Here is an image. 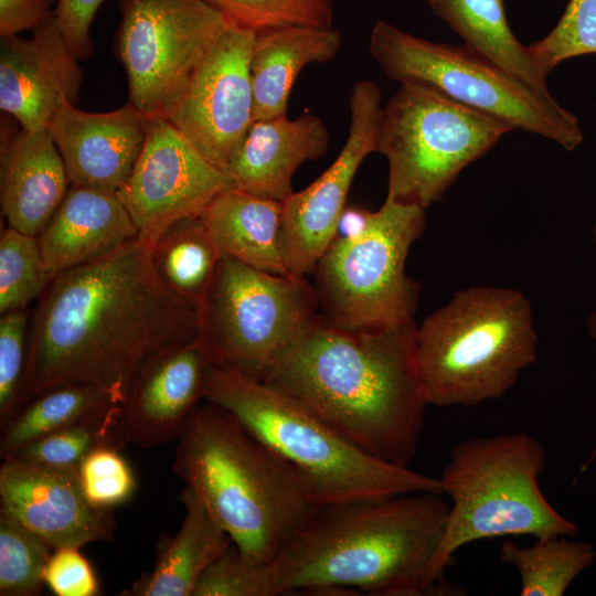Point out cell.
Returning a JSON list of instances; mask_svg holds the SVG:
<instances>
[{"instance_id": "277c9868", "label": "cell", "mask_w": 596, "mask_h": 596, "mask_svg": "<svg viewBox=\"0 0 596 596\" xmlns=\"http://www.w3.org/2000/svg\"><path fill=\"white\" fill-rule=\"evenodd\" d=\"M173 470L256 565L270 563L320 507L291 464L207 401L178 438Z\"/></svg>"}, {"instance_id": "8d00e7d4", "label": "cell", "mask_w": 596, "mask_h": 596, "mask_svg": "<svg viewBox=\"0 0 596 596\" xmlns=\"http://www.w3.org/2000/svg\"><path fill=\"white\" fill-rule=\"evenodd\" d=\"M192 596H267L263 565L247 562L232 544L205 570Z\"/></svg>"}, {"instance_id": "5bb4252c", "label": "cell", "mask_w": 596, "mask_h": 596, "mask_svg": "<svg viewBox=\"0 0 596 596\" xmlns=\"http://www.w3.org/2000/svg\"><path fill=\"white\" fill-rule=\"evenodd\" d=\"M381 100V89L373 81L353 84L342 150L317 180L281 202V252L289 275L305 277L313 272L332 242L352 180L364 158L377 151Z\"/></svg>"}, {"instance_id": "7a4b0ae2", "label": "cell", "mask_w": 596, "mask_h": 596, "mask_svg": "<svg viewBox=\"0 0 596 596\" xmlns=\"http://www.w3.org/2000/svg\"><path fill=\"white\" fill-rule=\"evenodd\" d=\"M416 329L414 320L348 329L318 313L259 380L304 403L364 453L407 467L428 405Z\"/></svg>"}, {"instance_id": "5b68a950", "label": "cell", "mask_w": 596, "mask_h": 596, "mask_svg": "<svg viewBox=\"0 0 596 596\" xmlns=\"http://www.w3.org/2000/svg\"><path fill=\"white\" fill-rule=\"evenodd\" d=\"M203 400L228 411L291 464L311 485L320 505L443 492L438 478L364 453L297 398L238 371L209 365Z\"/></svg>"}, {"instance_id": "9a60e30c", "label": "cell", "mask_w": 596, "mask_h": 596, "mask_svg": "<svg viewBox=\"0 0 596 596\" xmlns=\"http://www.w3.org/2000/svg\"><path fill=\"white\" fill-rule=\"evenodd\" d=\"M232 184L162 115L151 116L140 156L116 193L151 245L172 223L199 216Z\"/></svg>"}, {"instance_id": "e0dca14e", "label": "cell", "mask_w": 596, "mask_h": 596, "mask_svg": "<svg viewBox=\"0 0 596 596\" xmlns=\"http://www.w3.org/2000/svg\"><path fill=\"white\" fill-rule=\"evenodd\" d=\"M211 364L201 334L149 360L121 404L126 444L151 448L178 439L203 400L204 374Z\"/></svg>"}, {"instance_id": "d4e9b609", "label": "cell", "mask_w": 596, "mask_h": 596, "mask_svg": "<svg viewBox=\"0 0 596 596\" xmlns=\"http://www.w3.org/2000/svg\"><path fill=\"white\" fill-rule=\"evenodd\" d=\"M283 203L230 188L202 212L221 257L262 272L289 275L281 252Z\"/></svg>"}, {"instance_id": "4316f807", "label": "cell", "mask_w": 596, "mask_h": 596, "mask_svg": "<svg viewBox=\"0 0 596 596\" xmlns=\"http://www.w3.org/2000/svg\"><path fill=\"white\" fill-rule=\"evenodd\" d=\"M151 257L161 280L198 307L221 258L201 215L169 225L153 242Z\"/></svg>"}, {"instance_id": "52a82bcc", "label": "cell", "mask_w": 596, "mask_h": 596, "mask_svg": "<svg viewBox=\"0 0 596 596\" xmlns=\"http://www.w3.org/2000/svg\"><path fill=\"white\" fill-rule=\"evenodd\" d=\"M536 348L531 305L520 291H456L416 329L426 403L470 407L501 398L535 362Z\"/></svg>"}, {"instance_id": "7c38bea8", "label": "cell", "mask_w": 596, "mask_h": 596, "mask_svg": "<svg viewBox=\"0 0 596 596\" xmlns=\"http://www.w3.org/2000/svg\"><path fill=\"white\" fill-rule=\"evenodd\" d=\"M117 50L130 103L164 116L228 19L206 0H119Z\"/></svg>"}, {"instance_id": "30bf717a", "label": "cell", "mask_w": 596, "mask_h": 596, "mask_svg": "<svg viewBox=\"0 0 596 596\" xmlns=\"http://www.w3.org/2000/svg\"><path fill=\"white\" fill-rule=\"evenodd\" d=\"M424 223L425 209L386 198L363 235L332 241L315 268L322 315L348 329L413 321L419 288L405 262Z\"/></svg>"}, {"instance_id": "603a6c76", "label": "cell", "mask_w": 596, "mask_h": 596, "mask_svg": "<svg viewBox=\"0 0 596 596\" xmlns=\"http://www.w3.org/2000/svg\"><path fill=\"white\" fill-rule=\"evenodd\" d=\"M341 44L340 33L332 28L285 25L256 32L249 62L254 120L286 116L300 71L332 61Z\"/></svg>"}, {"instance_id": "7402d4cb", "label": "cell", "mask_w": 596, "mask_h": 596, "mask_svg": "<svg viewBox=\"0 0 596 596\" xmlns=\"http://www.w3.org/2000/svg\"><path fill=\"white\" fill-rule=\"evenodd\" d=\"M36 237L54 277L113 254L137 238L138 230L116 194L71 187Z\"/></svg>"}, {"instance_id": "f546056e", "label": "cell", "mask_w": 596, "mask_h": 596, "mask_svg": "<svg viewBox=\"0 0 596 596\" xmlns=\"http://www.w3.org/2000/svg\"><path fill=\"white\" fill-rule=\"evenodd\" d=\"M120 414V404L98 408L77 422L23 446L8 458L78 468L82 460L96 448L109 446L121 449L127 445L121 430Z\"/></svg>"}, {"instance_id": "60d3db41", "label": "cell", "mask_w": 596, "mask_h": 596, "mask_svg": "<svg viewBox=\"0 0 596 596\" xmlns=\"http://www.w3.org/2000/svg\"><path fill=\"white\" fill-rule=\"evenodd\" d=\"M374 212L361 206L347 205L338 221L332 241H350L363 235L370 227Z\"/></svg>"}, {"instance_id": "8fae6325", "label": "cell", "mask_w": 596, "mask_h": 596, "mask_svg": "<svg viewBox=\"0 0 596 596\" xmlns=\"http://www.w3.org/2000/svg\"><path fill=\"white\" fill-rule=\"evenodd\" d=\"M305 277L277 275L221 257L200 310L212 364L260 379L274 355L318 315Z\"/></svg>"}, {"instance_id": "8992f818", "label": "cell", "mask_w": 596, "mask_h": 596, "mask_svg": "<svg viewBox=\"0 0 596 596\" xmlns=\"http://www.w3.org/2000/svg\"><path fill=\"white\" fill-rule=\"evenodd\" d=\"M546 466L543 445L525 432L461 440L451 450L439 482L451 503L426 576V593L450 592L444 573L464 545L502 536H573L540 489Z\"/></svg>"}, {"instance_id": "cb8c5ba5", "label": "cell", "mask_w": 596, "mask_h": 596, "mask_svg": "<svg viewBox=\"0 0 596 596\" xmlns=\"http://www.w3.org/2000/svg\"><path fill=\"white\" fill-rule=\"evenodd\" d=\"M180 499L185 507L181 528L173 536L161 534L152 570L119 595L192 596L205 570L233 544L189 486Z\"/></svg>"}, {"instance_id": "484cf974", "label": "cell", "mask_w": 596, "mask_h": 596, "mask_svg": "<svg viewBox=\"0 0 596 596\" xmlns=\"http://www.w3.org/2000/svg\"><path fill=\"white\" fill-rule=\"evenodd\" d=\"M430 11L465 42L510 74L541 93L549 72L513 35L507 20L503 0H426Z\"/></svg>"}, {"instance_id": "1f68e13d", "label": "cell", "mask_w": 596, "mask_h": 596, "mask_svg": "<svg viewBox=\"0 0 596 596\" xmlns=\"http://www.w3.org/2000/svg\"><path fill=\"white\" fill-rule=\"evenodd\" d=\"M51 550L40 536L0 512V595H40Z\"/></svg>"}, {"instance_id": "b9f144b4", "label": "cell", "mask_w": 596, "mask_h": 596, "mask_svg": "<svg viewBox=\"0 0 596 596\" xmlns=\"http://www.w3.org/2000/svg\"><path fill=\"white\" fill-rule=\"evenodd\" d=\"M594 238L596 243V224L594 226ZM587 330L592 339L596 342V310L588 318Z\"/></svg>"}, {"instance_id": "d590c367", "label": "cell", "mask_w": 596, "mask_h": 596, "mask_svg": "<svg viewBox=\"0 0 596 596\" xmlns=\"http://www.w3.org/2000/svg\"><path fill=\"white\" fill-rule=\"evenodd\" d=\"M28 309L0 317V426L15 415L25 371L29 347Z\"/></svg>"}, {"instance_id": "7bdbcfd3", "label": "cell", "mask_w": 596, "mask_h": 596, "mask_svg": "<svg viewBox=\"0 0 596 596\" xmlns=\"http://www.w3.org/2000/svg\"><path fill=\"white\" fill-rule=\"evenodd\" d=\"M595 458H596V448H595V450L593 451V454H592V456L589 457V459L587 460V462L585 464V466L589 465Z\"/></svg>"}, {"instance_id": "d6986e66", "label": "cell", "mask_w": 596, "mask_h": 596, "mask_svg": "<svg viewBox=\"0 0 596 596\" xmlns=\"http://www.w3.org/2000/svg\"><path fill=\"white\" fill-rule=\"evenodd\" d=\"M150 117L130 102L107 113H88L64 102L47 129L71 187L116 194L140 156Z\"/></svg>"}, {"instance_id": "ac0fdd59", "label": "cell", "mask_w": 596, "mask_h": 596, "mask_svg": "<svg viewBox=\"0 0 596 596\" xmlns=\"http://www.w3.org/2000/svg\"><path fill=\"white\" fill-rule=\"evenodd\" d=\"M55 13L26 39L1 38L0 108L26 130L46 129L64 102L76 104L84 78Z\"/></svg>"}, {"instance_id": "4fadbf2b", "label": "cell", "mask_w": 596, "mask_h": 596, "mask_svg": "<svg viewBox=\"0 0 596 596\" xmlns=\"http://www.w3.org/2000/svg\"><path fill=\"white\" fill-rule=\"evenodd\" d=\"M256 31L228 23L164 117L225 171L254 121L251 53Z\"/></svg>"}, {"instance_id": "9c48e42d", "label": "cell", "mask_w": 596, "mask_h": 596, "mask_svg": "<svg viewBox=\"0 0 596 596\" xmlns=\"http://www.w3.org/2000/svg\"><path fill=\"white\" fill-rule=\"evenodd\" d=\"M513 129L432 86L401 83L380 123L377 152L389 163L386 198L426 209Z\"/></svg>"}, {"instance_id": "2e32d148", "label": "cell", "mask_w": 596, "mask_h": 596, "mask_svg": "<svg viewBox=\"0 0 596 596\" xmlns=\"http://www.w3.org/2000/svg\"><path fill=\"white\" fill-rule=\"evenodd\" d=\"M114 509L85 498L77 468H62L13 458L0 466V512L40 536L52 550L110 540Z\"/></svg>"}, {"instance_id": "44dd1931", "label": "cell", "mask_w": 596, "mask_h": 596, "mask_svg": "<svg viewBox=\"0 0 596 596\" xmlns=\"http://www.w3.org/2000/svg\"><path fill=\"white\" fill-rule=\"evenodd\" d=\"M2 130V216L8 226L38 236L71 188L64 161L47 128Z\"/></svg>"}, {"instance_id": "ab89813d", "label": "cell", "mask_w": 596, "mask_h": 596, "mask_svg": "<svg viewBox=\"0 0 596 596\" xmlns=\"http://www.w3.org/2000/svg\"><path fill=\"white\" fill-rule=\"evenodd\" d=\"M54 13L51 0H0V36L13 38L22 31H33Z\"/></svg>"}, {"instance_id": "4dcf8cb0", "label": "cell", "mask_w": 596, "mask_h": 596, "mask_svg": "<svg viewBox=\"0 0 596 596\" xmlns=\"http://www.w3.org/2000/svg\"><path fill=\"white\" fill-rule=\"evenodd\" d=\"M38 237L4 227L0 237V315L28 309L50 284Z\"/></svg>"}, {"instance_id": "ba28073f", "label": "cell", "mask_w": 596, "mask_h": 596, "mask_svg": "<svg viewBox=\"0 0 596 596\" xmlns=\"http://www.w3.org/2000/svg\"><path fill=\"white\" fill-rule=\"evenodd\" d=\"M369 51L384 74L400 83L434 87L451 99L551 139L566 150L583 141L577 118L550 93H541L467 45L435 43L379 21Z\"/></svg>"}, {"instance_id": "74e56055", "label": "cell", "mask_w": 596, "mask_h": 596, "mask_svg": "<svg viewBox=\"0 0 596 596\" xmlns=\"http://www.w3.org/2000/svg\"><path fill=\"white\" fill-rule=\"evenodd\" d=\"M44 584L56 596H96L99 584L88 560L77 547H58L44 570Z\"/></svg>"}, {"instance_id": "83f0119b", "label": "cell", "mask_w": 596, "mask_h": 596, "mask_svg": "<svg viewBox=\"0 0 596 596\" xmlns=\"http://www.w3.org/2000/svg\"><path fill=\"white\" fill-rule=\"evenodd\" d=\"M113 404L121 405L111 393L92 384L47 390L20 408L1 429L0 457L4 460L23 446Z\"/></svg>"}, {"instance_id": "6da1fadb", "label": "cell", "mask_w": 596, "mask_h": 596, "mask_svg": "<svg viewBox=\"0 0 596 596\" xmlns=\"http://www.w3.org/2000/svg\"><path fill=\"white\" fill-rule=\"evenodd\" d=\"M151 246L137 237L52 277L33 311L17 413L72 383L100 387L123 404L149 360L199 337V307L161 280Z\"/></svg>"}, {"instance_id": "f1b7e54d", "label": "cell", "mask_w": 596, "mask_h": 596, "mask_svg": "<svg viewBox=\"0 0 596 596\" xmlns=\"http://www.w3.org/2000/svg\"><path fill=\"white\" fill-rule=\"evenodd\" d=\"M565 536L536 539L525 546L510 540L502 543L499 557L517 570L521 596H562L574 578L592 565L596 556L593 545Z\"/></svg>"}, {"instance_id": "f35d334b", "label": "cell", "mask_w": 596, "mask_h": 596, "mask_svg": "<svg viewBox=\"0 0 596 596\" xmlns=\"http://www.w3.org/2000/svg\"><path fill=\"white\" fill-rule=\"evenodd\" d=\"M104 0H57L55 17L67 45L77 56L86 60L93 53L91 26Z\"/></svg>"}, {"instance_id": "e575fe53", "label": "cell", "mask_w": 596, "mask_h": 596, "mask_svg": "<svg viewBox=\"0 0 596 596\" xmlns=\"http://www.w3.org/2000/svg\"><path fill=\"white\" fill-rule=\"evenodd\" d=\"M119 450L109 446L96 448L77 468L83 493L94 507L114 509L136 489L134 472Z\"/></svg>"}, {"instance_id": "ffe728a7", "label": "cell", "mask_w": 596, "mask_h": 596, "mask_svg": "<svg viewBox=\"0 0 596 596\" xmlns=\"http://www.w3.org/2000/svg\"><path fill=\"white\" fill-rule=\"evenodd\" d=\"M329 131L316 115L254 120L224 171L233 188L283 202L292 191L295 171L324 156Z\"/></svg>"}, {"instance_id": "836d02e7", "label": "cell", "mask_w": 596, "mask_h": 596, "mask_svg": "<svg viewBox=\"0 0 596 596\" xmlns=\"http://www.w3.org/2000/svg\"><path fill=\"white\" fill-rule=\"evenodd\" d=\"M530 49L549 73L562 61L596 53V0H570L552 31Z\"/></svg>"}, {"instance_id": "d6a6232c", "label": "cell", "mask_w": 596, "mask_h": 596, "mask_svg": "<svg viewBox=\"0 0 596 596\" xmlns=\"http://www.w3.org/2000/svg\"><path fill=\"white\" fill-rule=\"evenodd\" d=\"M230 21L256 32L285 25L332 28L333 0H206Z\"/></svg>"}, {"instance_id": "3957f363", "label": "cell", "mask_w": 596, "mask_h": 596, "mask_svg": "<svg viewBox=\"0 0 596 596\" xmlns=\"http://www.w3.org/2000/svg\"><path fill=\"white\" fill-rule=\"evenodd\" d=\"M449 504L443 492L320 505L268 564V596L426 595Z\"/></svg>"}]
</instances>
